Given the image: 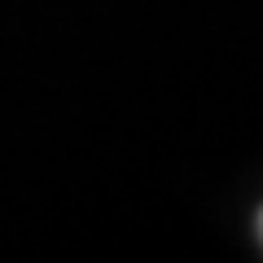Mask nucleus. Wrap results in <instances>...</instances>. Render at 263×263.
<instances>
[{"label":"nucleus","mask_w":263,"mask_h":263,"mask_svg":"<svg viewBox=\"0 0 263 263\" xmlns=\"http://www.w3.org/2000/svg\"><path fill=\"white\" fill-rule=\"evenodd\" d=\"M259 237H263V211H259Z\"/></svg>","instance_id":"f257e3e1"}]
</instances>
